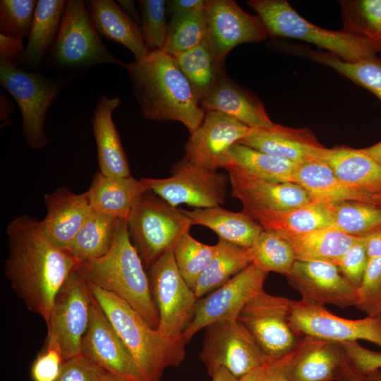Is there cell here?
Wrapping results in <instances>:
<instances>
[{
    "instance_id": "38",
    "label": "cell",
    "mask_w": 381,
    "mask_h": 381,
    "mask_svg": "<svg viewBox=\"0 0 381 381\" xmlns=\"http://www.w3.org/2000/svg\"><path fill=\"white\" fill-rule=\"evenodd\" d=\"M342 30L368 40L381 52V0L340 1Z\"/></svg>"
},
{
    "instance_id": "36",
    "label": "cell",
    "mask_w": 381,
    "mask_h": 381,
    "mask_svg": "<svg viewBox=\"0 0 381 381\" xmlns=\"http://www.w3.org/2000/svg\"><path fill=\"white\" fill-rule=\"evenodd\" d=\"M118 219L92 210L66 250L78 264L104 255L111 246Z\"/></svg>"
},
{
    "instance_id": "34",
    "label": "cell",
    "mask_w": 381,
    "mask_h": 381,
    "mask_svg": "<svg viewBox=\"0 0 381 381\" xmlns=\"http://www.w3.org/2000/svg\"><path fill=\"white\" fill-rule=\"evenodd\" d=\"M172 56L200 102L226 75L224 60L216 55L207 40L190 50Z\"/></svg>"
},
{
    "instance_id": "26",
    "label": "cell",
    "mask_w": 381,
    "mask_h": 381,
    "mask_svg": "<svg viewBox=\"0 0 381 381\" xmlns=\"http://www.w3.org/2000/svg\"><path fill=\"white\" fill-rule=\"evenodd\" d=\"M150 190L142 179L109 176L97 172L86 191L92 209L117 219H126L136 200Z\"/></svg>"
},
{
    "instance_id": "30",
    "label": "cell",
    "mask_w": 381,
    "mask_h": 381,
    "mask_svg": "<svg viewBox=\"0 0 381 381\" xmlns=\"http://www.w3.org/2000/svg\"><path fill=\"white\" fill-rule=\"evenodd\" d=\"M244 212L265 230L275 233H305L332 225L329 204L318 200L286 210H253Z\"/></svg>"
},
{
    "instance_id": "22",
    "label": "cell",
    "mask_w": 381,
    "mask_h": 381,
    "mask_svg": "<svg viewBox=\"0 0 381 381\" xmlns=\"http://www.w3.org/2000/svg\"><path fill=\"white\" fill-rule=\"evenodd\" d=\"M44 202L47 214L40 221L42 229L55 246L67 250L92 210L87 193L60 187L45 194Z\"/></svg>"
},
{
    "instance_id": "23",
    "label": "cell",
    "mask_w": 381,
    "mask_h": 381,
    "mask_svg": "<svg viewBox=\"0 0 381 381\" xmlns=\"http://www.w3.org/2000/svg\"><path fill=\"white\" fill-rule=\"evenodd\" d=\"M200 104L205 112H221L250 128H266L274 123L258 97L241 87L227 74Z\"/></svg>"
},
{
    "instance_id": "61",
    "label": "cell",
    "mask_w": 381,
    "mask_h": 381,
    "mask_svg": "<svg viewBox=\"0 0 381 381\" xmlns=\"http://www.w3.org/2000/svg\"><path fill=\"white\" fill-rule=\"evenodd\" d=\"M365 375L370 381H381V369L370 372Z\"/></svg>"
},
{
    "instance_id": "1",
    "label": "cell",
    "mask_w": 381,
    "mask_h": 381,
    "mask_svg": "<svg viewBox=\"0 0 381 381\" xmlns=\"http://www.w3.org/2000/svg\"><path fill=\"white\" fill-rule=\"evenodd\" d=\"M4 272L29 310L48 320L55 297L78 263L44 234L40 221L22 215L8 224Z\"/></svg>"
},
{
    "instance_id": "58",
    "label": "cell",
    "mask_w": 381,
    "mask_h": 381,
    "mask_svg": "<svg viewBox=\"0 0 381 381\" xmlns=\"http://www.w3.org/2000/svg\"><path fill=\"white\" fill-rule=\"evenodd\" d=\"M338 381H370L365 375L356 373L348 366L341 373Z\"/></svg>"
},
{
    "instance_id": "20",
    "label": "cell",
    "mask_w": 381,
    "mask_h": 381,
    "mask_svg": "<svg viewBox=\"0 0 381 381\" xmlns=\"http://www.w3.org/2000/svg\"><path fill=\"white\" fill-rule=\"evenodd\" d=\"M231 195L243 205V211L286 210L307 205L314 200L299 184L274 182L260 178L241 167L229 164Z\"/></svg>"
},
{
    "instance_id": "33",
    "label": "cell",
    "mask_w": 381,
    "mask_h": 381,
    "mask_svg": "<svg viewBox=\"0 0 381 381\" xmlns=\"http://www.w3.org/2000/svg\"><path fill=\"white\" fill-rule=\"evenodd\" d=\"M349 366L341 343L319 339L297 361L292 370L293 381L338 380Z\"/></svg>"
},
{
    "instance_id": "53",
    "label": "cell",
    "mask_w": 381,
    "mask_h": 381,
    "mask_svg": "<svg viewBox=\"0 0 381 381\" xmlns=\"http://www.w3.org/2000/svg\"><path fill=\"white\" fill-rule=\"evenodd\" d=\"M206 0H171L166 4L167 14L171 16L180 13L205 8Z\"/></svg>"
},
{
    "instance_id": "49",
    "label": "cell",
    "mask_w": 381,
    "mask_h": 381,
    "mask_svg": "<svg viewBox=\"0 0 381 381\" xmlns=\"http://www.w3.org/2000/svg\"><path fill=\"white\" fill-rule=\"evenodd\" d=\"M109 374L80 354L64 362L58 381H107Z\"/></svg>"
},
{
    "instance_id": "24",
    "label": "cell",
    "mask_w": 381,
    "mask_h": 381,
    "mask_svg": "<svg viewBox=\"0 0 381 381\" xmlns=\"http://www.w3.org/2000/svg\"><path fill=\"white\" fill-rule=\"evenodd\" d=\"M120 104L118 96L110 98L101 95L91 119L99 172L109 176H130L128 159L112 119L113 111Z\"/></svg>"
},
{
    "instance_id": "25",
    "label": "cell",
    "mask_w": 381,
    "mask_h": 381,
    "mask_svg": "<svg viewBox=\"0 0 381 381\" xmlns=\"http://www.w3.org/2000/svg\"><path fill=\"white\" fill-rule=\"evenodd\" d=\"M92 24L97 33L128 49L135 60L145 58L147 48L140 26L113 0L85 1Z\"/></svg>"
},
{
    "instance_id": "9",
    "label": "cell",
    "mask_w": 381,
    "mask_h": 381,
    "mask_svg": "<svg viewBox=\"0 0 381 381\" xmlns=\"http://www.w3.org/2000/svg\"><path fill=\"white\" fill-rule=\"evenodd\" d=\"M52 56L56 65L68 69H85L104 64L123 68L125 64L104 44L81 0L67 1Z\"/></svg>"
},
{
    "instance_id": "16",
    "label": "cell",
    "mask_w": 381,
    "mask_h": 381,
    "mask_svg": "<svg viewBox=\"0 0 381 381\" xmlns=\"http://www.w3.org/2000/svg\"><path fill=\"white\" fill-rule=\"evenodd\" d=\"M80 354L110 374L131 381H145L132 356L94 297Z\"/></svg>"
},
{
    "instance_id": "50",
    "label": "cell",
    "mask_w": 381,
    "mask_h": 381,
    "mask_svg": "<svg viewBox=\"0 0 381 381\" xmlns=\"http://www.w3.org/2000/svg\"><path fill=\"white\" fill-rule=\"evenodd\" d=\"M64 360L58 348L45 345L33 362L30 375L33 381H58Z\"/></svg>"
},
{
    "instance_id": "21",
    "label": "cell",
    "mask_w": 381,
    "mask_h": 381,
    "mask_svg": "<svg viewBox=\"0 0 381 381\" xmlns=\"http://www.w3.org/2000/svg\"><path fill=\"white\" fill-rule=\"evenodd\" d=\"M238 143L297 164L323 162L329 151L309 128H294L277 123L266 128H252Z\"/></svg>"
},
{
    "instance_id": "40",
    "label": "cell",
    "mask_w": 381,
    "mask_h": 381,
    "mask_svg": "<svg viewBox=\"0 0 381 381\" xmlns=\"http://www.w3.org/2000/svg\"><path fill=\"white\" fill-rule=\"evenodd\" d=\"M205 8L176 13L168 23L162 51L174 56L198 46L207 40Z\"/></svg>"
},
{
    "instance_id": "18",
    "label": "cell",
    "mask_w": 381,
    "mask_h": 381,
    "mask_svg": "<svg viewBox=\"0 0 381 381\" xmlns=\"http://www.w3.org/2000/svg\"><path fill=\"white\" fill-rule=\"evenodd\" d=\"M252 128L219 111L205 112L201 125L192 133L184 150L187 160L205 169H224L231 147Z\"/></svg>"
},
{
    "instance_id": "28",
    "label": "cell",
    "mask_w": 381,
    "mask_h": 381,
    "mask_svg": "<svg viewBox=\"0 0 381 381\" xmlns=\"http://www.w3.org/2000/svg\"><path fill=\"white\" fill-rule=\"evenodd\" d=\"M323 162L347 186L373 195L381 193V164L363 149L336 147Z\"/></svg>"
},
{
    "instance_id": "35",
    "label": "cell",
    "mask_w": 381,
    "mask_h": 381,
    "mask_svg": "<svg viewBox=\"0 0 381 381\" xmlns=\"http://www.w3.org/2000/svg\"><path fill=\"white\" fill-rule=\"evenodd\" d=\"M209 264L193 288L196 298L214 291L252 263L249 248L219 239Z\"/></svg>"
},
{
    "instance_id": "52",
    "label": "cell",
    "mask_w": 381,
    "mask_h": 381,
    "mask_svg": "<svg viewBox=\"0 0 381 381\" xmlns=\"http://www.w3.org/2000/svg\"><path fill=\"white\" fill-rule=\"evenodd\" d=\"M23 39L0 34V64H18L23 54Z\"/></svg>"
},
{
    "instance_id": "51",
    "label": "cell",
    "mask_w": 381,
    "mask_h": 381,
    "mask_svg": "<svg viewBox=\"0 0 381 381\" xmlns=\"http://www.w3.org/2000/svg\"><path fill=\"white\" fill-rule=\"evenodd\" d=\"M348 364L353 371L365 375L381 369V352L370 351L360 345L358 341L341 343Z\"/></svg>"
},
{
    "instance_id": "47",
    "label": "cell",
    "mask_w": 381,
    "mask_h": 381,
    "mask_svg": "<svg viewBox=\"0 0 381 381\" xmlns=\"http://www.w3.org/2000/svg\"><path fill=\"white\" fill-rule=\"evenodd\" d=\"M318 340L304 337L291 351L281 358L270 361L264 367L261 381H293L292 370L294 365Z\"/></svg>"
},
{
    "instance_id": "2",
    "label": "cell",
    "mask_w": 381,
    "mask_h": 381,
    "mask_svg": "<svg viewBox=\"0 0 381 381\" xmlns=\"http://www.w3.org/2000/svg\"><path fill=\"white\" fill-rule=\"evenodd\" d=\"M123 68L145 119L181 122L190 134L201 125L205 111L171 55L150 52L142 60L125 63Z\"/></svg>"
},
{
    "instance_id": "7",
    "label": "cell",
    "mask_w": 381,
    "mask_h": 381,
    "mask_svg": "<svg viewBox=\"0 0 381 381\" xmlns=\"http://www.w3.org/2000/svg\"><path fill=\"white\" fill-rule=\"evenodd\" d=\"M0 84L19 107L27 143L37 150L44 147L48 143L44 130L45 118L65 83L22 70L16 65L0 64Z\"/></svg>"
},
{
    "instance_id": "46",
    "label": "cell",
    "mask_w": 381,
    "mask_h": 381,
    "mask_svg": "<svg viewBox=\"0 0 381 381\" xmlns=\"http://www.w3.org/2000/svg\"><path fill=\"white\" fill-rule=\"evenodd\" d=\"M357 296V308L368 316L381 315V258L369 259Z\"/></svg>"
},
{
    "instance_id": "27",
    "label": "cell",
    "mask_w": 381,
    "mask_h": 381,
    "mask_svg": "<svg viewBox=\"0 0 381 381\" xmlns=\"http://www.w3.org/2000/svg\"><path fill=\"white\" fill-rule=\"evenodd\" d=\"M182 211L193 225L207 227L217 234L219 239L246 248L253 246L264 230L243 211L232 212L220 206Z\"/></svg>"
},
{
    "instance_id": "59",
    "label": "cell",
    "mask_w": 381,
    "mask_h": 381,
    "mask_svg": "<svg viewBox=\"0 0 381 381\" xmlns=\"http://www.w3.org/2000/svg\"><path fill=\"white\" fill-rule=\"evenodd\" d=\"M363 150L381 164V141Z\"/></svg>"
},
{
    "instance_id": "55",
    "label": "cell",
    "mask_w": 381,
    "mask_h": 381,
    "mask_svg": "<svg viewBox=\"0 0 381 381\" xmlns=\"http://www.w3.org/2000/svg\"><path fill=\"white\" fill-rule=\"evenodd\" d=\"M0 119L3 126L8 125V122L11 121L9 117L14 111V106L11 101L2 93L0 97Z\"/></svg>"
},
{
    "instance_id": "31",
    "label": "cell",
    "mask_w": 381,
    "mask_h": 381,
    "mask_svg": "<svg viewBox=\"0 0 381 381\" xmlns=\"http://www.w3.org/2000/svg\"><path fill=\"white\" fill-rule=\"evenodd\" d=\"M291 245L296 260L334 263L363 237L344 234L332 227L305 233H277Z\"/></svg>"
},
{
    "instance_id": "57",
    "label": "cell",
    "mask_w": 381,
    "mask_h": 381,
    "mask_svg": "<svg viewBox=\"0 0 381 381\" xmlns=\"http://www.w3.org/2000/svg\"><path fill=\"white\" fill-rule=\"evenodd\" d=\"M210 375L212 377V381H239V379L224 368L214 370Z\"/></svg>"
},
{
    "instance_id": "44",
    "label": "cell",
    "mask_w": 381,
    "mask_h": 381,
    "mask_svg": "<svg viewBox=\"0 0 381 381\" xmlns=\"http://www.w3.org/2000/svg\"><path fill=\"white\" fill-rule=\"evenodd\" d=\"M140 25L144 42L150 52L163 49L167 34V11L164 0H140Z\"/></svg>"
},
{
    "instance_id": "56",
    "label": "cell",
    "mask_w": 381,
    "mask_h": 381,
    "mask_svg": "<svg viewBox=\"0 0 381 381\" xmlns=\"http://www.w3.org/2000/svg\"><path fill=\"white\" fill-rule=\"evenodd\" d=\"M117 4L130 15L129 16L139 25L141 24V15L139 14L135 2L131 0H119Z\"/></svg>"
},
{
    "instance_id": "12",
    "label": "cell",
    "mask_w": 381,
    "mask_h": 381,
    "mask_svg": "<svg viewBox=\"0 0 381 381\" xmlns=\"http://www.w3.org/2000/svg\"><path fill=\"white\" fill-rule=\"evenodd\" d=\"M173 248L152 265L148 277L159 313L157 329L164 337L179 340L193 316L198 298L179 272Z\"/></svg>"
},
{
    "instance_id": "8",
    "label": "cell",
    "mask_w": 381,
    "mask_h": 381,
    "mask_svg": "<svg viewBox=\"0 0 381 381\" xmlns=\"http://www.w3.org/2000/svg\"><path fill=\"white\" fill-rule=\"evenodd\" d=\"M199 358L209 375L224 368L238 379L271 361L250 332L238 320L231 319L215 322L205 328Z\"/></svg>"
},
{
    "instance_id": "4",
    "label": "cell",
    "mask_w": 381,
    "mask_h": 381,
    "mask_svg": "<svg viewBox=\"0 0 381 381\" xmlns=\"http://www.w3.org/2000/svg\"><path fill=\"white\" fill-rule=\"evenodd\" d=\"M91 293L128 350L145 381H160L186 357V343L162 335L117 296L88 283Z\"/></svg>"
},
{
    "instance_id": "48",
    "label": "cell",
    "mask_w": 381,
    "mask_h": 381,
    "mask_svg": "<svg viewBox=\"0 0 381 381\" xmlns=\"http://www.w3.org/2000/svg\"><path fill=\"white\" fill-rule=\"evenodd\" d=\"M366 241L367 236L362 238L334 263L343 276L357 289L361 283L369 261Z\"/></svg>"
},
{
    "instance_id": "10",
    "label": "cell",
    "mask_w": 381,
    "mask_h": 381,
    "mask_svg": "<svg viewBox=\"0 0 381 381\" xmlns=\"http://www.w3.org/2000/svg\"><path fill=\"white\" fill-rule=\"evenodd\" d=\"M92 300L87 281L75 269L57 293L46 322L45 345L58 348L64 361L80 355L81 341L90 322Z\"/></svg>"
},
{
    "instance_id": "11",
    "label": "cell",
    "mask_w": 381,
    "mask_h": 381,
    "mask_svg": "<svg viewBox=\"0 0 381 381\" xmlns=\"http://www.w3.org/2000/svg\"><path fill=\"white\" fill-rule=\"evenodd\" d=\"M292 303L293 300L262 290L246 304L238 316L237 320L271 361L291 351L304 337L291 323Z\"/></svg>"
},
{
    "instance_id": "39",
    "label": "cell",
    "mask_w": 381,
    "mask_h": 381,
    "mask_svg": "<svg viewBox=\"0 0 381 381\" xmlns=\"http://www.w3.org/2000/svg\"><path fill=\"white\" fill-rule=\"evenodd\" d=\"M331 227L349 236L365 237L381 228V207L366 202L348 200L328 203Z\"/></svg>"
},
{
    "instance_id": "42",
    "label": "cell",
    "mask_w": 381,
    "mask_h": 381,
    "mask_svg": "<svg viewBox=\"0 0 381 381\" xmlns=\"http://www.w3.org/2000/svg\"><path fill=\"white\" fill-rule=\"evenodd\" d=\"M308 54L312 59L331 67L368 90L381 100V59L375 56L349 62L328 52L310 51Z\"/></svg>"
},
{
    "instance_id": "62",
    "label": "cell",
    "mask_w": 381,
    "mask_h": 381,
    "mask_svg": "<svg viewBox=\"0 0 381 381\" xmlns=\"http://www.w3.org/2000/svg\"><path fill=\"white\" fill-rule=\"evenodd\" d=\"M107 381H131V380H128L122 377L109 373Z\"/></svg>"
},
{
    "instance_id": "63",
    "label": "cell",
    "mask_w": 381,
    "mask_h": 381,
    "mask_svg": "<svg viewBox=\"0 0 381 381\" xmlns=\"http://www.w3.org/2000/svg\"><path fill=\"white\" fill-rule=\"evenodd\" d=\"M375 205L381 207V193L375 195Z\"/></svg>"
},
{
    "instance_id": "5",
    "label": "cell",
    "mask_w": 381,
    "mask_h": 381,
    "mask_svg": "<svg viewBox=\"0 0 381 381\" xmlns=\"http://www.w3.org/2000/svg\"><path fill=\"white\" fill-rule=\"evenodd\" d=\"M246 4L261 19L268 35L301 40L323 48L345 61L375 56L370 43L343 30L318 27L301 17L284 0H250Z\"/></svg>"
},
{
    "instance_id": "54",
    "label": "cell",
    "mask_w": 381,
    "mask_h": 381,
    "mask_svg": "<svg viewBox=\"0 0 381 381\" xmlns=\"http://www.w3.org/2000/svg\"><path fill=\"white\" fill-rule=\"evenodd\" d=\"M366 250L369 259L381 258V228L367 236Z\"/></svg>"
},
{
    "instance_id": "43",
    "label": "cell",
    "mask_w": 381,
    "mask_h": 381,
    "mask_svg": "<svg viewBox=\"0 0 381 381\" xmlns=\"http://www.w3.org/2000/svg\"><path fill=\"white\" fill-rule=\"evenodd\" d=\"M215 245L203 243L185 233L175 244L173 252L176 265L182 277L193 289L200 274L214 254Z\"/></svg>"
},
{
    "instance_id": "13",
    "label": "cell",
    "mask_w": 381,
    "mask_h": 381,
    "mask_svg": "<svg viewBox=\"0 0 381 381\" xmlns=\"http://www.w3.org/2000/svg\"><path fill=\"white\" fill-rule=\"evenodd\" d=\"M141 179L170 205L178 207L186 204L194 208L224 204L229 183L226 174L200 167L185 158L174 164L169 177Z\"/></svg>"
},
{
    "instance_id": "60",
    "label": "cell",
    "mask_w": 381,
    "mask_h": 381,
    "mask_svg": "<svg viewBox=\"0 0 381 381\" xmlns=\"http://www.w3.org/2000/svg\"><path fill=\"white\" fill-rule=\"evenodd\" d=\"M264 367L265 365L252 371L248 375L240 378L239 381H261L263 375Z\"/></svg>"
},
{
    "instance_id": "3",
    "label": "cell",
    "mask_w": 381,
    "mask_h": 381,
    "mask_svg": "<svg viewBox=\"0 0 381 381\" xmlns=\"http://www.w3.org/2000/svg\"><path fill=\"white\" fill-rule=\"evenodd\" d=\"M145 267L131 241L127 219L120 218L109 251L78 264L77 270L88 283L117 296L157 329L159 313Z\"/></svg>"
},
{
    "instance_id": "32",
    "label": "cell",
    "mask_w": 381,
    "mask_h": 381,
    "mask_svg": "<svg viewBox=\"0 0 381 381\" xmlns=\"http://www.w3.org/2000/svg\"><path fill=\"white\" fill-rule=\"evenodd\" d=\"M67 1L38 0L28 44L18 64L38 66L57 37Z\"/></svg>"
},
{
    "instance_id": "17",
    "label": "cell",
    "mask_w": 381,
    "mask_h": 381,
    "mask_svg": "<svg viewBox=\"0 0 381 381\" xmlns=\"http://www.w3.org/2000/svg\"><path fill=\"white\" fill-rule=\"evenodd\" d=\"M286 277L289 284L301 294V300L306 303L341 308L356 303L357 288L332 262L296 260Z\"/></svg>"
},
{
    "instance_id": "14",
    "label": "cell",
    "mask_w": 381,
    "mask_h": 381,
    "mask_svg": "<svg viewBox=\"0 0 381 381\" xmlns=\"http://www.w3.org/2000/svg\"><path fill=\"white\" fill-rule=\"evenodd\" d=\"M267 273L250 264L226 283L196 301L193 316L181 339L187 344L200 329L215 322L237 320L246 304L264 290Z\"/></svg>"
},
{
    "instance_id": "6",
    "label": "cell",
    "mask_w": 381,
    "mask_h": 381,
    "mask_svg": "<svg viewBox=\"0 0 381 381\" xmlns=\"http://www.w3.org/2000/svg\"><path fill=\"white\" fill-rule=\"evenodd\" d=\"M131 237L146 269L173 248L192 220L152 190L139 196L127 218Z\"/></svg>"
},
{
    "instance_id": "19",
    "label": "cell",
    "mask_w": 381,
    "mask_h": 381,
    "mask_svg": "<svg viewBox=\"0 0 381 381\" xmlns=\"http://www.w3.org/2000/svg\"><path fill=\"white\" fill-rule=\"evenodd\" d=\"M207 40L221 59L243 43L262 42L267 37L258 16L244 11L232 0H206Z\"/></svg>"
},
{
    "instance_id": "41",
    "label": "cell",
    "mask_w": 381,
    "mask_h": 381,
    "mask_svg": "<svg viewBox=\"0 0 381 381\" xmlns=\"http://www.w3.org/2000/svg\"><path fill=\"white\" fill-rule=\"evenodd\" d=\"M252 263L262 271L287 275L296 260L290 243L275 232L263 230L249 248Z\"/></svg>"
},
{
    "instance_id": "29",
    "label": "cell",
    "mask_w": 381,
    "mask_h": 381,
    "mask_svg": "<svg viewBox=\"0 0 381 381\" xmlns=\"http://www.w3.org/2000/svg\"><path fill=\"white\" fill-rule=\"evenodd\" d=\"M294 183L302 186L314 200L327 203L356 200L375 204V195L347 186L322 161L299 164L295 171Z\"/></svg>"
},
{
    "instance_id": "45",
    "label": "cell",
    "mask_w": 381,
    "mask_h": 381,
    "mask_svg": "<svg viewBox=\"0 0 381 381\" xmlns=\"http://www.w3.org/2000/svg\"><path fill=\"white\" fill-rule=\"evenodd\" d=\"M37 1L1 0L0 34L23 39L29 37Z\"/></svg>"
},
{
    "instance_id": "15",
    "label": "cell",
    "mask_w": 381,
    "mask_h": 381,
    "mask_svg": "<svg viewBox=\"0 0 381 381\" xmlns=\"http://www.w3.org/2000/svg\"><path fill=\"white\" fill-rule=\"evenodd\" d=\"M291 323L301 337L335 342L361 340L381 348V315L351 320L329 312L324 306L293 301Z\"/></svg>"
},
{
    "instance_id": "37",
    "label": "cell",
    "mask_w": 381,
    "mask_h": 381,
    "mask_svg": "<svg viewBox=\"0 0 381 381\" xmlns=\"http://www.w3.org/2000/svg\"><path fill=\"white\" fill-rule=\"evenodd\" d=\"M229 164L241 167L260 178L271 181L294 183L295 171L299 164L236 143L228 153L226 167Z\"/></svg>"
}]
</instances>
